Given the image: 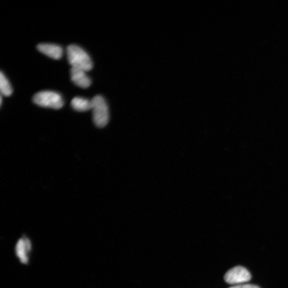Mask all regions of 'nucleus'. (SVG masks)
Returning a JSON list of instances; mask_svg holds the SVG:
<instances>
[{
    "label": "nucleus",
    "mask_w": 288,
    "mask_h": 288,
    "mask_svg": "<svg viewBox=\"0 0 288 288\" xmlns=\"http://www.w3.org/2000/svg\"><path fill=\"white\" fill-rule=\"evenodd\" d=\"M68 61L72 67L89 71L93 67L91 57L86 51L76 44H70L66 50Z\"/></svg>",
    "instance_id": "1"
},
{
    "label": "nucleus",
    "mask_w": 288,
    "mask_h": 288,
    "mask_svg": "<svg viewBox=\"0 0 288 288\" xmlns=\"http://www.w3.org/2000/svg\"><path fill=\"white\" fill-rule=\"evenodd\" d=\"M91 101L94 124L99 128L105 127L110 120V112L106 100L102 96L97 95Z\"/></svg>",
    "instance_id": "2"
},
{
    "label": "nucleus",
    "mask_w": 288,
    "mask_h": 288,
    "mask_svg": "<svg viewBox=\"0 0 288 288\" xmlns=\"http://www.w3.org/2000/svg\"><path fill=\"white\" fill-rule=\"evenodd\" d=\"M33 101L35 104L43 107L60 109L64 105L62 96L52 91H42L34 95Z\"/></svg>",
    "instance_id": "3"
},
{
    "label": "nucleus",
    "mask_w": 288,
    "mask_h": 288,
    "mask_svg": "<svg viewBox=\"0 0 288 288\" xmlns=\"http://www.w3.org/2000/svg\"><path fill=\"white\" fill-rule=\"evenodd\" d=\"M251 273L246 268L236 266L229 270L224 276V280L228 284L235 285L247 283L251 280Z\"/></svg>",
    "instance_id": "4"
},
{
    "label": "nucleus",
    "mask_w": 288,
    "mask_h": 288,
    "mask_svg": "<svg viewBox=\"0 0 288 288\" xmlns=\"http://www.w3.org/2000/svg\"><path fill=\"white\" fill-rule=\"evenodd\" d=\"M32 252V243L31 240L26 236L19 239L15 247V254L22 264L29 263Z\"/></svg>",
    "instance_id": "5"
},
{
    "label": "nucleus",
    "mask_w": 288,
    "mask_h": 288,
    "mask_svg": "<svg viewBox=\"0 0 288 288\" xmlns=\"http://www.w3.org/2000/svg\"><path fill=\"white\" fill-rule=\"evenodd\" d=\"M70 75L74 84L80 88H88L92 84V80L85 70L72 67L70 70Z\"/></svg>",
    "instance_id": "6"
},
{
    "label": "nucleus",
    "mask_w": 288,
    "mask_h": 288,
    "mask_svg": "<svg viewBox=\"0 0 288 288\" xmlns=\"http://www.w3.org/2000/svg\"><path fill=\"white\" fill-rule=\"evenodd\" d=\"M37 49L40 52L54 60H60L63 55V49L59 45L52 43H40Z\"/></svg>",
    "instance_id": "7"
},
{
    "label": "nucleus",
    "mask_w": 288,
    "mask_h": 288,
    "mask_svg": "<svg viewBox=\"0 0 288 288\" xmlns=\"http://www.w3.org/2000/svg\"><path fill=\"white\" fill-rule=\"evenodd\" d=\"M74 110L79 112H86L92 110V101L87 99L76 97L70 102Z\"/></svg>",
    "instance_id": "8"
},
{
    "label": "nucleus",
    "mask_w": 288,
    "mask_h": 288,
    "mask_svg": "<svg viewBox=\"0 0 288 288\" xmlns=\"http://www.w3.org/2000/svg\"><path fill=\"white\" fill-rule=\"evenodd\" d=\"M0 91L1 94L6 97H8L12 93V88L10 83L2 72L0 73Z\"/></svg>",
    "instance_id": "9"
},
{
    "label": "nucleus",
    "mask_w": 288,
    "mask_h": 288,
    "mask_svg": "<svg viewBox=\"0 0 288 288\" xmlns=\"http://www.w3.org/2000/svg\"><path fill=\"white\" fill-rule=\"evenodd\" d=\"M229 288H260L257 286L253 285H241L231 287Z\"/></svg>",
    "instance_id": "10"
},
{
    "label": "nucleus",
    "mask_w": 288,
    "mask_h": 288,
    "mask_svg": "<svg viewBox=\"0 0 288 288\" xmlns=\"http://www.w3.org/2000/svg\"><path fill=\"white\" fill-rule=\"evenodd\" d=\"M0 99H1V101H0V103H1V105L2 104V96H1V98H0Z\"/></svg>",
    "instance_id": "11"
}]
</instances>
